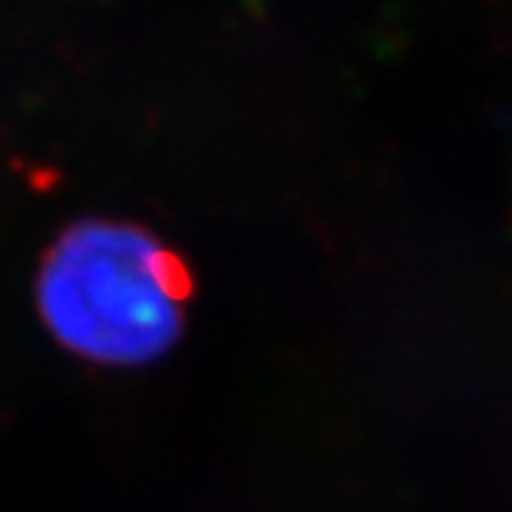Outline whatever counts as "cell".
Segmentation results:
<instances>
[{"instance_id":"obj_1","label":"cell","mask_w":512,"mask_h":512,"mask_svg":"<svg viewBox=\"0 0 512 512\" xmlns=\"http://www.w3.org/2000/svg\"><path fill=\"white\" fill-rule=\"evenodd\" d=\"M34 297L65 352L99 368H145L182 337L192 275L158 235L84 219L44 253Z\"/></svg>"}]
</instances>
